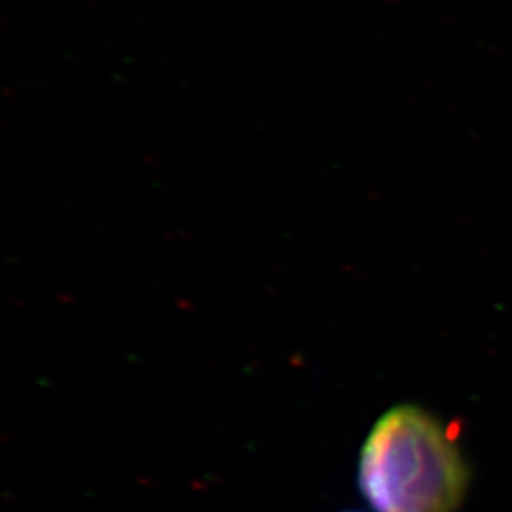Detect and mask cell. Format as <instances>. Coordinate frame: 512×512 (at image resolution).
<instances>
[{
    "label": "cell",
    "instance_id": "1",
    "mask_svg": "<svg viewBox=\"0 0 512 512\" xmlns=\"http://www.w3.org/2000/svg\"><path fill=\"white\" fill-rule=\"evenodd\" d=\"M359 488L376 512H456L469 488V469L456 439L435 416L403 404L370 431Z\"/></svg>",
    "mask_w": 512,
    "mask_h": 512
},
{
    "label": "cell",
    "instance_id": "2",
    "mask_svg": "<svg viewBox=\"0 0 512 512\" xmlns=\"http://www.w3.org/2000/svg\"><path fill=\"white\" fill-rule=\"evenodd\" d=\"M349 512V511H348Z\"/></svg>",
    "mask_w": 512,
    "mask_h": 512
}]
</instances>
